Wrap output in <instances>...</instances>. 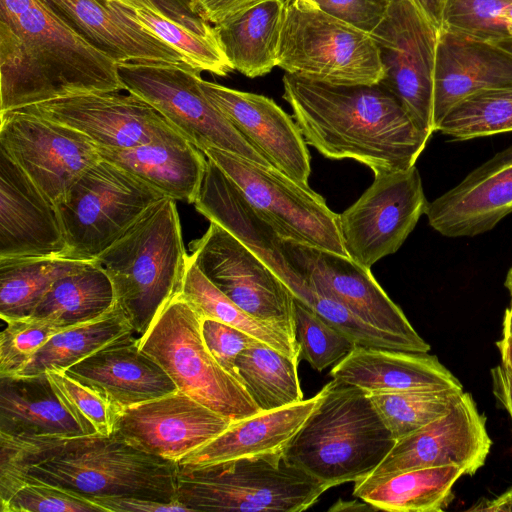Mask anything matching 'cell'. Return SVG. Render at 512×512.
Segmentation results:
<instances>
[{"instance_id": "1", "label": "cell", "mask_w": 512, "mask_h": 512, "mask_svg": "<svg viewBox=\"0 0 512 512\" xmlns=\"http://www.w3.org/2000/svg\"><path fill=\"white\" fill-rule=\"evenodd\" d=\"M282 82L306 143L326 158L356 160L374 176L414 166L432 135L379 83L334 85L289 73Z\"/></svg>"}, {"instance_id": "2", "label": "cell", "mask_w": 512, "mask_h": 512, "mask_svg": "<svg viewBox=\"0 0 512 512\" xmlns=\"http://www.w3.org/2000/svg\"><path fill=\"white\" fill-rule=\"evenodd\" d=\"M118 62L45 0L0 17V115L36 103L92 92H121Z\"/></svg>"}, {"instance_id": "3", "label": "cell", "mask_w": 512, "mask_h": 512, "mask_svg": "<svg viewBox=\"0 0 512 512\" xmlns=\"http://www.w3.org/2000/svg\"><path fill=\"white\" fill-rule=\"evenodd\" d=\"M178 464L113 435L10 436L0 433V477L26 474L87 497L177 500Z\"/></svg>"}, {"instance_id": "4", "label": "cell", "mask_w": 512, "mask_h": 512, "mask_svg": "<svg viewBox=\"0 0 512 512\" xmlns=\"http://www.w3.org/2000/svg\"><path fill=\"white\" fill-rule=\"evenodd\" d=\"M395 442L369 394L333 379L283 454L330 489L366 478Z\"/></svg>"}, {"instance_id": "5", "label": "cell", "mask_w": 512, "mask_h": 512, "mask_svg": "<svg viewBox=\"0 0 512 512\" xmlns=\"http://www.w3.org/2000/svg\"><path fill=\"white\" fill-rule=\"evenodd\" d=\"M188 257L176 201L165 197L94 260L109 276L116 302L141 336L180 292Z\"/></svg>"}, {"instance_id": "6", "label": "cell", "mask_w": 512, "mask_h": 512, "mask_svg": "<svg viewBox=\"0 0 512 512\" xmlns=\"http://www.w3.org/2000/svg\"><path fill=\"white\" fill-rule=\"evenodd\" d=\"M328 487L282 451L197 467L178 465L177 500L190 511L301 512Z\"/></svg>"}, {"instance_id": "7", "label": "cell", "mask_w": 512, "mask_h": 512, "mask_svg": "<svg viewBox=\"0 0 512 512\" xmlns=\"http://www.w3.org/2000/svg\"><path fill=\"white\" fill-rule=\"evenodd\" d=\"M202 319L177 293L139 336L140 349L164 369L178 391L231 422L261 412L243 384L207 348Z\"/></svg>"}, {"instance_id": "8", "label": "cell", "mask_w": 512, "mask_h": 512, "mask_svg": "<svg viewBox=\"0 0 512 512\" xmlns=\"http://www.w3.org/2000/svg\"><path fill=\"white\" fill-rule=\"evenodd\" d=\"M277 66L334 85H372L383 77L371 35L327 14L311 0H285Z\"/></svg>"}, {"instance_id": "9", "label": "cell", "mask_w": 512, "mask_h": 512, "mask_svg": "<svg viewBox=\"0 0 512 512\" xmlns=\"http://www.w3.org/2000/svg\"><path fill=\"white\" fill-rule=\"evenodd\" d=\"M166 196L101 158L56 203L66 243L64 258L92 261Z\"/></svg>"}, {"instance_id": "10", "label": "cell", "mask_w": 512, "mask_h": 512, "mask_svg": "<svg viewBox=\"0 0 512 512\" xmlns=\"http://www.w3.org/2000/svg\"><path fill=\"white\" fill-rule=\"evenodd\" d=\"M203 153L283 239L348 257L339 215L309 186L228 151L210 148Z\"/></svg>"}, {"instance_id": "11", "label": "cell", "mask_w": 512, "mask_h": 512, "mask_svg": "<svg viewBox=\"0 0 512 512\" xmlns=\"http://www.w3.org/2000/svg\"><path fill=\"white\" fill-rule=\"evenodd\" d=\"M118 72L125 91L150 104L200 151L220 149L272 166L207 98L197 69L185 63L122 62Z\"/></svg>"}, {"instance_id": "12", "label": "cell", "mask_w": 512, "mask_h": 512, "mask_svg": "<svg viewBox=\"0 0 512 512\" xmlns=\"http://www.w3.org/2000/svg\"><path fill=\"white\" fill-rule=\"evenodd\" d=\"M438 33L411 0H393L370 33L383 67L379 84L401 103L419 128L432 134Z\"/></svg>"}, {"instance_id": "13", "label": "cell", "mask_w": 512, "mask_h": 512, "mask_svg": "<svg viewBox=\"0 0 512 512\" xmlns=\"http://www.w3.org/2000/svg\"><path fill=\"white\" fill-rule=\"evenodd\" d=\"M190 244L189 258L221 292L248 314L297 340L294 295L261 258L213 221Z\"/></svg>"}, {"instance_id": "14", "label": "cell", "mask_w": 512, "mask_h": 512, "mask_svg": "<svg viewBox=\"0 0 512 512\" xmlns=\"http://www.w3.org/2000/svg\"><path fill=\"white\" fill-rule=\"evenodd\" d=\"M428 205L415 165L375 175L358 200L339 215L348 257L371 269L377 261L398 251Z\"/></svg>"}, {"instance_id": "15", "label": "cell", "mask_w": 512, "mask_h": 512, "mask_svg": "<svg viewBox=\"0 0 512 512\" xmlns=\"http://www.w3.org/2000/svg\"><path fill=\"white\" fill-rule=\"evenodd\" d=\"M0 147L55 205L101 160L97 145L83 133L20 111L0 115Z\"/></svg>"}, {"instance_id": "16", "label": "cell", "mask_w": 512, "mask_h": 512, "mask_svg": "<svg viewBox=\"0 0 512 512\" xmlns=\"http://www.w3.org/2000/svg\"><path fill=\"white\" fill-rule=\"evenodd\" d=\"M14 111L66 125L104 148L126 149L185 138L155 108L129 92L70 95Z\"/></svg>"}, {"instance_id": "17", "label": "cell", "mask_w": 512, "mask_h": 512, "mask_svg": "<svg viewBox=\"0 0 512 512\" xmlns=\"http://www.w3.org/2000/svg\"><path fill=\"white\" fill-rule=\"evenodd\" d=\"M290 263L307 284L334 298L370 326L398 336L419 352L430 345L415 331L370 269L340 254L284 239Z\"/></svg>"}, {"instance_id": "18", "label": "cell", "mask_w": 512, "mask_h": 512, "mask_svg": "<svg viewBox=\"0 0 512 512\" xmlns=\"http://www.w3.org/2000/svg\"><path fill=\"white\" fill-rule=\"evenodd\" d=\"M231 423L177 390L118 411L111 435L148 454L178 463Z\"/></svg>"}, {"instance_id": "19", "label": "cell", "mask_w": 512, "mask_h": 512, "mask_svg": "<svg viewBox=\"0 0 512 512\" xmlns=\"http://www.w3.org/2000/svg\"><path fill=\"white\" fill-rule=\"evenodd\" d=\"M490 448L486 418L464 392L444 415L396 440L366 478L444 465H458L473 475L484 465Z\"/></svg>"}, {"instance_id": "20", "label": "cell", "mask_w": 512, "mask_h": 512, "mask_svg": "<svg viewBox=\"0 0 512 512\" xmlns=\"http://www.w3.org/2000/svg\"><path fill=\"white\" fill-rule=\"evenodd\" d=\"M207 98L269 163L294 181L309 186L310 154L299 127L279 105L263 95L201 79Z\"/></svg>"}, {"instance_id": "21", "label": "cell", "mask_w": 512, "mask_h": 512, "mask_svg": "<svg viewBox=\"0 0 512 512\" xmlns=\"http://www.w3.org/2000/svg\"><path fill=\"white\" fill-rule=\"evenodd\" d=\"M57 207L0 147V258L62 257Z\"/></svg>"}, {"instance_id": "22", "label": "cell", "mask_w": 512, "mask_h": 512, "mask_svg": "<svg viewBox=\"0 0 512 512\" xmlns=\"http://www.w3.org/2000/svg\"><path fill=\"white\" fill-rule=\"evenodd\" d=\"M512 213V146L429 203V225L448 237L476 236Z\"/></svg>"}, {"instance_id": "23", "label": "cell", "mask_w": 512, "mask_h": 512, "mask_svg": "<svg viewBox=\"0 0 512 512\" xmlns=\"http://www.w3.org/2000/svg\"><path fill=\"white\" fill-rule=\"evenodd\" d=\"M509 82H512V52L498 43L440 29L434 69V131L462 100Z\"/></svg>"}, {"instance_id": "24", "label": "cell", "mask_w": 512, "mask_h": 512, "mask_svg": "<svg viewBox=\"0 0 512 512\" xmlns=\"http://www.w3.org/2000/svg\"><path fill=\"white\" fill-rule=\"evenodd\" d=\"M195 208L218 223L259 258L297 296L305 281L294 269L284 248V239L247 202L236 186L209 158Z\"/></svg>"}, {"instance_id": "25", "label": "cell", "mask_w": 512, "mask_h": 512, "mask_svg": "<svg viewBox=\"0 0 512 512\" xmlns=\"http://www.w3.org/2000/svg\"><path fill=\"white\" fill-rule=\"evenodd\" d=\"M96 391L116 410L177 391L164 369L139 346L133 336L109 345L64 371Z\"/></svg>"}, {"instance_id": "26", "label": "cell", "mask_w": 512, "mask_h": 512, "mask_svg": "<svg viewBox=\"0 0 512 512\" xmlns=\"http://www.w3.org/2000/svg\"><path fill=\"white\" fill-rule=\"evenodd\" d=\"M330 375L369 395L463 389L434 355L357 345L336 363Z\"/></svg>"}, {"instance_id": "27", "label": "cell", "mask_w": 512, "mask_h": 512, "mask_svg": "<svg viewBox=\"0 0 512 512\" xmlns=\"http://www.w3.org/2000/svg\"><path fill=\"white\" fill-rule=\"evenodd\" d=\"M116 10L180 54L200 72L227 76L234 69L214 26L196 14L190 0H108Z\"/></svg>"}, {"instance_id": "28", "label": "cell", "mask_w": 512, "mask_h": 512, "mask_svg": "<svg viewBox=\"0 0 512 512\" xmlns=\"http://www.w3.org/2000/svg\"><path fill=\"white\" fill-rule=\"evenodd\" d=\"M45 1L76 32L118 63H185L179 53L108 0Z\"/></svg>"}, {"instance_id": "29", "label": "cell", "mask_w": 512, "mask_h": 512, "mask_svg": "<svg viewBox=\"0 0 512 512\" xmlns=\"http://www.w3.org/2000/svg\"><path fill=\"white\" fill-rule=\"evenodd\" d=\"M324 387L313 397L232 422L213 440L177 464L197 467L282 451L320 403Z\"/></svg>"}, {"instance_id": "30", "label": "cell", "mask_w": 512, "mask_h": 512, "mask_svg": "<svg viewBox=\"0 0 512 512\" xmlns=\"http://www.w3.org/2000/svg\"><path fill=\"white\" fill-rule=\"evenodd\" d=\"M97 148L101 158L127 170L166 197L194 204L204 178L207 157L186 138L126 149Z\"/></svg>"}, {"instance_id": "31", "label": "cell", "mask_w": 512, "mask_h": 512, "mask_svg": "<svg viewBox=\"0 0 512 512\" xmlns=\"http://www.w3.org/2000/svg\"><path fill=\"white\" fill-rule=\"evenodd\" d=\"M0 433L25 437L84 435L46 374L0 377Z\"/></svg>"}, {"instance_id": "32", "label": "cell", "mask_w": 512, "mask_h": 512, "mask_svg": "<svg viewBox=\"0 0 512 512\" xmlns=\"http://www.w3.org/2000/svg\"><path fill=\"white\" fill-rule=\"evenodd\" d=\"M466 475L458 465L405 470L354 483L353 495L374 509L390 512H440L452 488Z\"/></svg>"}, {"instance_id": "33", "label": "cell", "mask_w": 512, "mask_h": 512, "mask_svg": "<svg viewBox=\"0 0 512 512\" xmlns=\"http://www.w3.org/2000/svg\"><path fill=\"white\" fill-rule=\"evenodd\" d=\"M284 17L285 0H268L214 25L234 70L256 78L277 66Z\"/></svg>"}, {"instance_id": "34", "label": "cell", "mask_w": 512, "mask_h": 512, "mask_svg": "<svg viewBox=\"0 0 512 512\" xmlns=\"http://www.w3.org/2000/svg\"><path fill=\"white\" fill-rule=\"evenodd\" d=\"M135 333L116 302L96 319L65 329L50 338L13 376H38L47 371H65L93 353Z\"/></svg>"}, {"instance_id": "35", "label": "cell", "mask_w": 512, "mask_h": 512, "mask_svg": "<svg viewBox=\"0 0 512 512\" xmlns=\"http://www.w3.org/2000/svg\"><path fill=\"white\" fill-rule=\"evenodd\" d=\"M115 303L109 276L93 260L57 279L30 316L53 318L72 327L98 318Z\"/></svg>"}, {"instance_id": "36", "label": "cell", "mask_w": 512, "mask_h": 512, "mask_svg": "<svg viewBox=\"0 0 512 512\" xmlns=\"http://www.w3.org/2000/svg\"><path fill=\"white\" fill-rule=\"evenodd\" d=\"M179 293L202 317L237 328L299 364L297 340L279 326L257 319L241 309L208 280L189 257Z\"/></svg>"}, {"instance_id": "37", "label": "cell", "mask_w": 512, "mask_h": 512, "mask_svg": "<svg viewBox=\"0 0 512 512\" xmlns=\"http://www.w3.org/2000/svg\"><path fill=\"white\" fill-rule=\"evenodd\" d=\"M298 363L274 348L257 342L235 361V376L261 411H269L303 400Z\"/></svg>"}, {"instance_id": "38", "label": "cell", "mask_w": 512, "mask_h": 512, "mask_svg": "<svg viewBox=\"0 0 512 512\" xmlns=\"http://www.w3.org/2000/svg\"><path fill=\"white\" fill-rule=\"evenodd\" d=\"M89 262L62 257L0 258L1 320L30 316L57 279Z\"/></svg>"}, {"instance_id": "39", "label": "cell", "mask_w": 512, "mask_h": 512, "mask_svg": "<svg viewBox=\"0 0 512 512\" xmlns=\"http://www.w3.org/2000/svg\"><path fill=\"white\" fill-rule=\"evenodd\" d=\"M436 131L457 141L512 132V82L462 100L445 115Z\"/></svg>"}, {"instance_id": "40", "label": "cell", "mask_w": 512, "mask_h": 512, "mask_svg": "<svg viewBox=\"0 0 512 512\" xmlns=\"http://www.w3.org/2000/svg\"><path fill=\"white\" fill-rule=\"evenodd\" d=\"M463 393V389H447L369 396L393 438L398 440L444 415Z\"/></svg>"}, {"instance_id": "41", "label": "cell", "mask_w": 512, "mask_h": 512, "mask_svg": "<svg viewBox=\"0 0 512 512\" xmlns=\"http://www.w3.org/2000/svg\"><path fill=\"white\" fill-rule=\"evenodd\" d=\"M1 512H106L78 492L21 474L0 477Z\"/></svg>"}, {"instance_id": "42", "label": "cell", "mask_w": 512, "mask_h": 512, "mask_svg": "<svg viewBox=\"0 0 512 512\" xmlns=\"http://www.w3.org/2000/svg\"><path fill=\"white\" fill-rule=\"evenodd\" d=\"M506 0H444L441 28L475 39L500 43L511 38Z\"/></svg>"}, {"instance_id": "43", "label": "cell", "mask_w": 512, "mask_h": 512, "mask_svg": "<svg viewBox=\"0 0 512 512\" xmlns=\"http://www.w3.org/2000/svg\"><path fill=\"white\" fill-rule=\"evenodd\" d=\"M296 337L300 357L321 372L347 356L357 344L295 299Z\"/></svg>"}, {"instance_id": "44", "label": "cell", "mask_w": 512, "mask_h": 512, "mask_svg": "<svg viewBox=\"0 0 512 512\" xmlns=\"http://www.w3.org/2000/svg\"><path fill=\"white\" fill-rule=\"evenodd\" d=\"M45 374L56 396L84 435L112 434L116 410L105 398L64 371L50 370Z\"/></svg>"}, {"instance_id": "45", "label": "cell", "mask_w": 512, "mask_h": 512, "mask_svg": "<svg viewBox=\"0 0 512 512\" xmlns=\"http://www.w3.org/2000/svg\"><path fill=\"white\" fill-rule=\"evenodd\" d=\"M2 321L6 326L0 334V377L17 374L50 338L70 328L49 317Z\"/></svg>"}, {"instance_id": "46", "label": "cell", "mask_w": 512, "mask_h": 512, "mask_svg": "<svg viewBox=\"0 0 512 512\" xmlns=\"http://www.w3.org/2000/svg\"><path fill=\"white\" fill-rule=\"evenodd\" d=\"M201 329L204 342L213 357L235 378V361L238 355L260 342L237 328L210 318L203 317Z\"/></svg>"}, {"instance_id": "47", "label": "cell", "mask_w": 512, "mask_h": 512, "mask_svg": "<svg viewBox=\"0 0 512 512\" xmlns=\"http://www.w3.org/2000/svg\"><path fill=\"white\" fill-rule=\"evenodd\" d=\"M322 11L362 31L371 33L393 0H311Z\"/></svg>"}, {"instance_id": "48", "label": "cell", "mask_w": 512, "mask_h": 512, "mask_svg": "<svg viewBox=\"0 0 512 512\" xmlns=\"http://www.w3.org/2000/svg\"><path fill=\"white\" fill-rule=\"evenodd\" d=\"M92 499L103 506L106 512H191L178 500L165 502L131 496H99Z\"/></svg>"}, {"instance_id": "49", "label": "cell", "mask_w": 512, "mask_h": 512, "mask_svg": "<svg viewBox=\"0 0 512 512\" xmlns=\"http://www.w3.org/2000/svg\"><path fill=\"white\" fill-rule=\"evenodd\" d=\"M268 0H190L193 11L210 24H219Z\"/></svg>"}, {"instance_id": "50", "label": "cell", "mask_w": 512, "mask_h": 512, "mask_svg": "<svg viewBox=\"0 0 512 512\" xmlns=\"http://www.w3.org/2000/svg\"><path fill=\"white\" fill-rule=\"evenodd\" d=\"M493 394L512 420V372L502 364L491 369Z\"/></svg>"}, {"instance_id": "51", "label": "cell", "mask_w": 512, "mask_h": 512, "mask_svg": "<svg viewBox=\"0 0 512 512\" xmlns=\"http://www.w3.org/2000/svg\"><path fill=\"white\" fill-rule=\"evenodd\" d=\"M470 511H489V512H512V487L501 494L499 497L480 503Z\"/></svg>"}, {"instance_id": "52", "label": "cell", "mask_w": 512, "mask_h": 512, "mask_svg": "<svg viewBox=\"0 0 512 512\" xmlns=\"http://www.w3.org/2000/svg\"><path fill=\"white\" fill-rule=\"evenodd\" d=\"M424 16L438 29L441 28V15L444 0H411Z\"/></svg>"}, {"instance_id": "53", "label": "cell", "mask_w": 512, "mask_h": 512, "mask_svg": "<svg viewBox=\"0 0 512 512\" xmlns=\"http://www.w3.org/2000/svg\"><path fill=\"white\" fill-rule=\"evenodd\" d=\"M496 344L501 356V364L512 372V334L502 332V337Z\"/></svg>"}, {"instance_id": "54", "label": "cell", "mask_w": 512, "mask_h": 512, "mask_svg": "<svg viewBox=\"0 0 512 512\" xmlns=\"http://www.w3.org/2000/svg\"><path fill=\"white\" fill-rule=\"evenodd\" d=\"M502 332L512 334V308L508 307L504 313Z\"/></svg>"}, {"instance_id": "55", "label": "cell", "mask_w": 512, "mask_h": 512, "mask_svg": "<svg viewBox=\"0 0 512 512\" xmlns=\"http://www.w3.org/2000/svg\"><path fill=\"white\" fill-rule=\"evenodd\" d=\"M504 285L507 288V290L509 292V295H510V306H509V308H512V267L510 268L509 272L507 273Z\"/></svg>"}, {"instance_id": "56", "label": "cell", "mask_w": 512, "mask_h": 512, "mask_svg": "<svg viewBox=\"0 0 512 512\" xmlns=\"http://www.w3.org/2000/svg\"><path fill=\"white\" fill-rule=\"evenodd\" d=\"M498 44L501 45L502 47H504L505 49L509 50L510 52H512V37L509 39H506Z\"/></svg>"}, {"instance_id": "57", "label": "cell", "mask_w": 512, "mask_h": 512, "mask_svg": "<svg viewBox=\"0 0 512 512\" xmlns=\"http://www.w3.org/2000/svg\"><path fill=\"white\" fill-rule=\"evenodd\" d=\"M509 32H510V35L512 37V25L509 26Z\"/></svg>"}, {"instance_id": "58", "label": "cell", "mask_w": 512, "mask_h": 512, "mask_svg": "<svg viewBox=\"0 0 512 512\" xmlns=\"http://www.w3.org/2000/svg\"><path fill=\"white\" fill-rule=\"evenodd\" d=\"M506 1H508L509 3H512V0H506Z\"/></svg>"}]
</instances>
